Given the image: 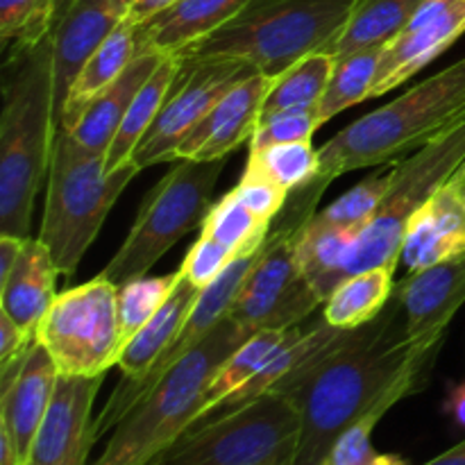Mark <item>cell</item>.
I'll list each match as a JSON object with an SVG mask.
<instances>
[{
	"label": "cell",
	"instance_id": "f6af8a7d",
	"mask_svg": "<svg viewBox=\"0 0 465 465\" xmlns=\"http://www.w3.org/2000/svg\"><path fill=\"white\" fill-rule=\"evenodd\" d=\"M0 465H25L21 461V457H18L12 436L3 427H0Z\"/></svg>",
	"mask_w": 465,
	"mask_h": 465
},
{
	"label": "cell",
	"instance_id": "8992f818",
	"mask_svg": "<svg viewBox=\"0 0 465 465\" xmlns=\"http://www.w3.org/2000/svg\"><path fill=\"white\" fill-rule=\"evenodd\" d=\"M139 171L141 168L130 162L107 173L103 154L82 148L71 132L59 127L39 239L48 245L62 275L73 277L118 195Z\"/></svg>",
	"mask_w": 465,
	"mask_h": 465
},
{
	"label": "cell",
	"instance_id": "30bf717a",
	"mask_svg": "<svg viewBox=\"0 0 465 465\" xmlns=\"http://www.w3.org/2000/svg\"><path fill=\"white\" fill-rule=\"evenodd\" d=\"M465 163V121L391 168V184L372 221L359 234L343 280L371 268H398L409 225L440 184Z\"/></svg>",
	"mask_w": 465,
	"mask_h": 465
},
{
	"label": "cell",
	"instance_id": "2e32d148",
	"mask_svg": "<svg viewBox=\"0 0 465 465\" xmlns=\"http://www.w3.org/2000/svg\"><path fill=\"white\" fill-rule=\"evenodd\" d=\"M103 377L59 375L25 465H89L95 439L94 402Z\"/></svg>",
	"mask_w": 465,
	"mask_h": 465
},
{
	"label": "cell",
	"instance_id": "ffe728a7",
	"mask_svg": "<svg viewBox=\"0 0 465 465\" xmlns=\"http://www.w3.org/2000/svg\"><path fill=\"white\" fill-rule=\"evenodd\" d=\"M465 252V163L430 195L409 225L402 257L409 272Z\"/></svg>",
	"mask_w": 465,
	"mask_h": 465
},
{
	"label": "cell",
	"instance_id": "83f0119b",
	"mask_svg": "<svg viewBox=\"0 0 465 465\" xmlns=\"http://www.w3.org/2000/svg\"><path fill=\"white\" fill-rule=\"evenodd\" d=\"M395 268H371L350 275L322 304V321L336 330H359L375 321L395 293Z\"/></svg>",
	"mask_w": 465,
	"mask_h": 465
},
{
	"label": "cell",
	"instance_id": "f1b7e54d",
	"mask_svg": "<svg viewBox=\"0 0 465 465\" xmlns=\"http://www.w3.org/2000/svg\"><path fill=\"white\" fill-rule=\"evenodd\" d=\"M359 234H361L359 230L330 225L318 216L309 221L300 241L298 262L322 304L330 298L331 291L343 282V268Z\"/></svg>",
	"mask_w": 465,
	"mask_h": 465
},
{
	"label": "cell",
	"instance_id": "5b68a950",
	"mask_svg": "<svg viewBox=\"0 0 465 465\" xmlns=\"http://www.w3.org/2000/svg\"><path fill=\"white\" fill-rule=\"evenodd\" d=\"M250 334L232 318H223L116 422L94 465H150L166 452L198 420L213 375Z\"/></svg>",
	"mask_w": 465,
	"mask_h": 465
},
{
	"label": "cell",
	"instance_id": "d4e9b609",
	"mask_svg": "<svg viewBox=\"0 0 465 465\" xmlns=\"http://www.w3.org/2000/svg\"><path fill=\"white\" fill-rule=\"evenodd\" d=\"M203 291L186 282L180 272L175 291L171 298L162 304L157 313L145 322L121 350L118 357V368L123 371V377L127 380H141L150 368L154 366L159 357L173 345V341L180 336L191 309L198 302Z\"/></svg>",
	"mask_w": 465,
	"mask_h": 465
},
{
	"label": "cell",
	"instance_id": "8d00e7d4",
	"mask_svg": "<svg viewBox=\"0 0 465 465\" xmlns=\"http://www.w3.org/2000/svg\"><path fill=\"white\" fill-rule=\"evenodd\" d=\"M391 184V171L386 173H375L368 180L359 182L345 195H341L339 200L330 204L322 212H316V216L321 221L330 223V225L348 227V230H359L361 232L368 223L372 221V216L380 209L381 200H384L386 191Z\"/></svg>",
	"mask_w": 465,
	"mask_h": 465
},
{
	"label": "cell",
	"instance_id": "4316f807",
	"mask_svg": "<svg viewBox=\"0 0 465 465\" xmlns=\"http://www.w3.org/2000/svg\"><path fill=\"white\" fill-rule=\"evenodd\" d=\"M302 334V330L298 327H291V330H257L221 363V368L213 375L212 384H209L207 395H204V404L200 409V422L203 418H207L213 409L221 402H225L232 393H236L239 389H243L254 375L263 371L268 361H271L275 354H280L286 345L293 343L298 336ZM193 422V425H195ZM191 430V427H189Z\"/></svg>",
	"mask_w": 465,
	"mask_h": 465
},
{
	"label": "cell",
	"instance_id": "b9f144b4",
	"mask_svg": "<svg viewBox=\"0 0 465 465\" xmlns=\"http://www.w3.org/2000/svg\"><path fill=\"white\" fill-rule=\"evenodd\" d=\"M25 241L27 239H23V236L0 234V280H5L12 272V268L16 266L18 257L25 248Z\"/></svg>",
	"mask_w": 465,
	"mask_h": 465
},
{
	"label": "cell",
	"instance_id": "603a6c76",
	"mask_svg": "<svg viewBox=\"0 0 465 465\" xmlns=\"http://www.w3.org/2000/svg\"><path fill=\"white\" fill-rule=\"evenodd\" d=\"M162 53H141L130 66L123 71V75L116 82L100 91L94 100L84 107L75 125L71 127V134L82 148L98 153L107 157V150L130 109L132 100L139 94L141 86L145 84L157 64L162 62ZM66 130V127H64Z\"/></svg>",
	"mask_w": 465,
	"mask_h": 465
},
{
	"label": "cell",
	"instance_id": "4fadbf2b",
	"mask_svg": "<svg viewBox=\"0 0 465 465\" xmlns=\"http://www.w3.org/2000/svg\"><path fill=\"white\" fill-rule=\"evenodd\" d=\"M257 252L243 254V257L236 259V262L232 263L212 286H207V289L200 293L198 302L191 309L180 336L173 341L171 348L154 361V366L150 368L141 380H127V377H123L121 384L114 389L109 402L104 404V409L98 413V418H95V439H100V436L107 434L109 430H114L116 422L121 420L141 398H145V395L154 389V384H157L177 361H182L195 345L203 343L204 336L227 316L232 302L236 300L245 277H248L250 268H252L254 259H257Z\"/></svg>",
	"mask_w": 465,
	"mask_h": 465
},
{
	"label": "cell",
	"instance_id": "7dc6e473",
	"mask_svg": "<svg viewBox=\"0 0 465 465\" xmlns=\"http://www.w3.org/2000/svg\"><path fill=\"white\" fill-rule=\"evenodd\" d=\"M372 465H409V463L404 461V459L395 457V454H380Z\"/></svg>",
	"mask_w": 465,
	"mask_h": 465
},
{
	"label": "cell",
	"instance_id": "f546056e",
	"mask_svg": "<svg viewBox=\"0 0 465 465\" xmlns=\"http://www.w3.org/2000/svg\"><path fill=\"white\" fill-rule=\"evenodd\" d=\"M425 0H357L339 39L327 54L334 59L386 45L420 9Z\"/></svg>",
	"mask_w": 465,
	"mask_h": 465
},
{
	"label": "cell",
	"instance_id": "ab89813d",
	"mask_svg": "<svg viewBox=\"0 0 465 465\" xmlns=\"http://www.w3.org/2000/svg\"><path fill=\"white\" fill-rule=\"evenodd\" d=\"M236 193V198L245 204L252 213H257L262 221L272 223L280 212L284 209L286 200H289V191H284L282 186L272 184V182L262 180V177H254L243 173L241 182L236 184V189H232Z\"/></svg>",
	"mask_w": 465,
	"mask_h": 465
},
{
	"label": "cell",
	"instance_id": "7a4b0ae2",
	"mask_svg": "<svg viewBox=\"0 0 465 465\" xmlns=\"http://www.w3.org/2000/svg\"><path fill=\"white\" fill-rule=\"evenodd\" d=\"M57 116L53 39L7 53L0 114V234L30 239L35 198L48 180Z\"/></svg>",
	"mask_w": 465,
	"mask_h": 465
},
{
	"label": "cell",
	"instance_id": "1f68e13d",
	"mask_svg": "<svg viewBox=\"0 0 465 465\" xmlns=\"http://www.w3.org/2000/svg\"><path fill=\"white\" fill-rule=\"evenodd\" d=\"M381 54H384V45H375V48L359 50V53L336 59L330 84L318 103L322 123L331 121L348 107L371 100L372 82H375Z\"/></svg>",
	"mask_w": 465,
	"mask_h": 465
},
{
	"label": "cell",
	"instance_id": "3957f363",
	"mask_svg": "<svg viewBox=\"0 0 465 465\" xmlns=\"http://www.w3.org/2000/svg\"><path fill=\"white\" fill-rule=\"evenodd\" d=\"M463 121L465 57L331 136L318 148V177L334 182L359 168L398 163Z\"/></svg>",
	"mask_w": 465,
	"mask_h": 465
},
{
	"label": "cell",
	"instance_id": "8fae6325",
	"mask_svg": "<svg viewBox=\"0 0 465 465\" xmlns=\"http://www.w3.org/2000/svg\"><path fill=\"white\" fill-rule=\"evenodd\" d=\"M116 295L118 286L98 275L54 298L36 341L48 350L59 375L104 377L118 366L123 334Z\"/></svg>",
	"mask_w": 465,
	"mask_h": 465
},
{
	"label": "cell",
	"instance_id": "484cf974",
	"mask_svg": "<svg viewBox=\"0 0 465 465\" xmlns=\"http://www.w3.org/2000/svg\"><path fill=\"white\" fill-rule=\"evenodd\" d=\"M180 71L182 59L177 54H163L162 62L153 71V75L145 80V84L141 86L139 94L132 100L130 109H127L125 118H123L121 127H118L112 145H109L107 157H104L107 173L118 171V168L132 162V154H134L136 145L141 143L145 132L153 127L154 118L162 112L168 94L175 86Z\"/></svg>",
	"mask_w": 465,
	"mask_h": 465
},
{
	"label": "cell",
	"instance_id": "9a60e30c",
	"mask_svg": "<svg viewBox=\"0 0 465 465\" xmlns=\"http://www.w3.org/2000/svg\"><path fill=\"white\" fill-rule=\"evenodd\" d=\"M57 381V366L39 341L18 357L0 363V427L12 436L23 463L30 459Z\"/></svg>",
	"mask_w": 465,
	"mask_h": 465
},
{
	"label": "cell",
	"instance_id": "836d02e7",
	"mask_svg": "<svg viewBox=\"0 0 465 465\" xmlns=\"http://www.w3.org/2000/svg\"><path fill=\"white\" fill-rule=\"evenodd\" d=\"M245 173L272 182L291 193L321 173V157L312 139L268 145L262 150H250Z\"/></svg>",
	"mask_w": 465,
	"mask_h": 465
},
{
	"label": "cell",
	"instance_id": "7c38bea8",
	"mask_svg": "<svg viewBox=\"0 0 465 465\" xmlns=\"http://www.w3.org/2000/svg\"><path fill=\"white\" fill-rule=\"evenodd\" d=\"M254 73V68L241 62H182L175 86L153 127L136 145L132 162L141 171L154 163L173 162V153L180 141L207 116L209 109Z\"/></svg>",
	"mask_w": 465,
	"mask_h": 465
},
{
	"label": "cell",
	"instance_id": "f35d334b",
	"mask_svg": "<svg viewBox=\"0 0 465 465\" xmlns=\"http://www.w3.org/2000/svg\"><path fill=\"white\" fill-rule=\"evenodd\" d=\"M236 254L230 248H225L223 243H218L212 236L203 234L200 232V239L191 245V250L186 252L184 262L177 271L182 272L186 282H191L193 286H198L200 291H204L207 286H212L232 263L236 262Z\"/></svg>",
	"mask_w": 465,
	"mask_h": 465
},
{
	"label": "cell",
	"instance_id": "4dcf8cb0",
	"mask_svg": "<svg viewBox=\"0 0 465 465\" xmlns=\"http://www.w3.org/2000/svg\"><path fill=\"white\" fill-rule=\"evenodd\" d=\"M334 64L336 59L331 54L313 53L286 68L282 75L272 77L271 91L263 100L262 118L272 116L277 112H289V109L316 107L330 84Z\"/></svg>",
	"mask_w": 465,
	"mask_h": 465
},
{
	"label": "cell",
	"instance_id": "277c9868",
	"mask_svg": "<svg viewBox=\"0 0 465 465\" xmlns=\"http://www.w3.org/2000/svg\"><path fill=\"white\" fill-rule=\"evenodd\" d=\"M357 0H250L230 23L182 50V62H241L277 77L313 53H327Z\"/></svg>",
	"mask_w": 465,
	"mask_h": 465
},
{
	"label": "cell",
	"instance_id": "44dd1931",
	"mask_svg": "<svg viewBox=\"0 0 465 465\" xmlns=\"http://www.w3.org/2000/svg\"><path fill=\"white\" fill-rule=\"evenodd\" d=\"M59 275L62 272L48 245L39 236H30L16 266L5 280H0V312L36 336V330L59 295L54 289Z\"/></svg>",
	"mask_w": 465,
	"mask_h": 465
},
{
	"label": "cell",
	"instance_id": "ac0fdd59",
	"mask_svg": "<svg viewBox=\"0 0 465 465\" xmlns=\"http://www.w3.org/2000/svg\"><path fill=\"white\" fill-rule=\"evenodd\" d=\"M395 293L404 309L407 339L443 343L445 330L465 304V252L409 272Z\"/></svg>",
	"mask_w": 465,
	"mask_h": 465
},
{
	"label": "cell",
	"instance_id": "7402d4cb",
	"mask_svg": "<svg viewBox=\"0 0 465 465\" xmlns=\"http://www.w3.org/2000/svg\"><path fill=\"white\" fill-rule=\"evenodd\" d=\"M250 0H177L148 21L136 23L141 53L180 54L230 23Z\"/></svg>",
	"mask_w": 465,
	"mask_h": 465
},
{
	"label": "cell",
	"instance_id": "d590c367",
	"mask_svg": "<svg viewBox=\"0 0 465 465\" xmlns=\"http://www.w3.org/2000/svg\"><path fill=\"white\" fill-rule=\"evenodd\" d=\"M59 0H0V39L7 53L35 48L48 39Z\"/></svg>",
	"mask_w": 465,
	"mask_h": 465
},
{
	"label": "cell",
	"instance_id": "e0dca14e",
	"mask_svg": "<svg viewBox=\"0 0 465 465\" xmlns=\"http://www.w3.org/2000/svg\"><path fill=\"white\" fill-rule=\"evenodd\" d=\"M272 77L254 73L248 80L227 91L207 116L180 141L173 153V162L180 159H227L239 145L250 143L262 118L266 94L271 91Z\"/></svg>",
	"mask_w": 465,
	"mask_h": 465
},
{
	"label": "cell",
	"instance_id": "e575fe53",
	"mask_svg": "<svg viewBox=\"0 0 465 465\" xmlns=\"http://www.w3.org/2000/svg\"><path fill=\"white\" fill-rule=\"evenodd\" d=\"M177 282H180V271L171 272V275H141L134 280L125 282L118 286V322H121L123 345L145 325L150 318L162 309V304L175 291Z\"/></svg>",
	"mask_w": 465,
	"mask_h": 465
},
{
	"label": "cell",
	"instance_id": "9c48e42d",
	"mask_svg": "<svg viewBox=\"0 0 465 465\" xmlns=\"http://www.w3.org/2000/svg\"><path fill=\"white\" fill-rule=\"evenodd\" d=\"M227 159H180L148 191L136 221L100 275L121 286L148 275L154 263L189 232L203 227Z\"/></svg>",
	"mask_w": 465,
	"mask_h": 465
},
{
	"label": "cell",
	"instance_id": "6da1fadb",
	"mask_svg": "<svg viewBox=\"0 0 465 465\" xmlns=\"http://www.w3.org/2000/svg\"><path fill=\"white\" fill-rule=\"evenodd\" d=\"M404 312L393 293L384 312L354 331L348 345L286 393L302 416L295 465H322L331 445L413 366L436 359L440 343H416L398 325Z\"/></svg>",
	"mask_w": 465,
	"mask_h": 465
},
{
	"label": "cell",
	"instance_id": "5bb4252c",
	"mask_svg": "<svg viewBox=\"0 0 465 465\" xmlns=\"http://www.w3.org/2000/svg\"><path fill=\"white\" fill-rule=\"evenodd\" d=\"M465 32V0H425L384 45L371 98L407 84Z\"/></svg>",
	"mask_w": 465,
	"mask_h": 465
},
{
	"label": "cell",
	"instance_id": "52a82bcc",
	"mask_svg": "<svg viewBox=\"0 0 465 465\" xmlns=\"http://www.w3.org/2000/svg\"><path fill=\"white\" fill-rule=\"evenodd\" d=\"M330 184L331 182L316 175L304 186L291 191L227 318L250 331L291 330L322 304L300 268L298 248L309 221L316 216L318 200Z\"/></svg>",
	"mask_w": 465,
	"mask_h": 465
},
{
	"label": "cell",
	"instance_id": "60d3db41",
	"mask_svg": "<svg viewBox=\"0 0 465 465\" xmlns=\"http://www.w3.org/2000/svg\"><path fill=\"white\" fill-rule=\"evenodd\" d=\"M36 341L35 334L18 327L5 312H0V363L25 352Z\"/></svg>",
	"mask_w": 465,
	"mask_h": 465
},
{
	"label": "cell",
	"instance_id": "d6986e66",
	"mask_svg": "<svg viewBox=\"0 0 465 465\" xmlns=\"http://www.w3.org/2000/svg\"><path fill=\"white\" fill-rule=\"evenodd\" d=\"M134 0H59L53 39L57 66V116L82 64L121 25Z\"/></svg>",
	"mask_w": 465,
	"mask_h": 465
},
{
	"label": "cell",
	"instance_id": "d6a6232c",
	"mask_svg": "<svg viewBox=\"0 0 465 465\" xmlns=\"http://www.w3.org/2000/svg\"><path fill=\"white\" fill-rule=\"evenodd\" d=\"M271 225L272 223L262 221L236 198L234 191H230L212 204L200 232L230 248L236 257H243L257 252L266 243Z\"/></svg>",
	"mask_w": 465,
	"mask_h": 465
},
{
	"label": "cell",
	"instance_id": "cb8c5ba5",
	"mask_svg": "<svg viewBox=\"0 0 465 465\" xmlns=\"http://www.w3.org/2000/svg\"><path fill=\"white\" fill-rule=\"evenodd\" d=\"M141 54L139 32L136 23L130 18L116 25V30L91 53V57L82 64L80 73L71 82L64 98L62 112H59V127L71 130L80 114L84 112L86 104L107 89L112 82H116L123 75L127 66Z\"/></svg>",
	"mask_w": 465,
	"mask_h": 465
},
{
	"label": "cell",
	"instance_id": "ba28073f",
	"mask_svg": "<svg viewBox=\"0 0 465 465\" xmlns=\"http://www.w3.org/2000/svg\"><path fill=\"white\" fill-rule=\"evenodd\" d=\"M300 434L298 404L271 391L193 425L150 465H295Z\"/></svg>",
	"mask_w": 465,
	"mask_h": 465
},
{
	"label": "cell",
	"instance_id": "74e56055",
	"mask_svg": "<svg viewBox=\"0 0 465 465\" xmlns=\"http://www.w3.org/2000/svg\"><path fill=\"white\" fill-rule=\"evenodd\" d=\"M322 125L321 112L316 107L289 109V112H277L272 116L262 118L250 139V150H262L277 143H295V141H309L313 132Z\"/></svg>",
	"mask_w": 465,
	"mask_h": 465
},
{
	"label": "cell",
	"instance_id": "7bdbcfd3",
	"mask_svg": "<svg viewBox=\"0 0 465 465\" xmlns=\"http://www.w3.org/2000/svg\"><path fill=\"white\" fill-rule=\"evenodd\" d=\"M445 413L465 430V381L450 389L448 400H445Z\"/></svg>",
	"mask_w": 465,
	"mask_h": 465
},
{
	"label": "cell",
	"instance_id": "bcb514c9",
	"mask_svg": "<svg viewBox=\"0 0 465 465\" xmlns=\"http://www.w3.org/2000/svg\"><path fill=\"white\" fill-rule=\"evenodd\" d=\"M425 465H465V440L454 445L448 452L439 454V457L431 459V461H427Z\"/></svg>",
	"mask_w": 465,
	"mask_h": 465
},
{
	"label": "cell",
	"instance_id": "ee69618b",
	"mask_svg": "<svg viewBox=\"0 0 465 465\" xmlns=\"http://www.w3.org/2000/svg\"><path fill=\"white\" fill-rule=\"evenodd\" d=\"M173 3H177V0H134V5H132L130 9V21L132 23H143L148 21L150 16H154V14H159L162 9L171 7Z\"/></svg>",
	"mask_w": 465,
	"mask_h": 465
}]
</instances>
